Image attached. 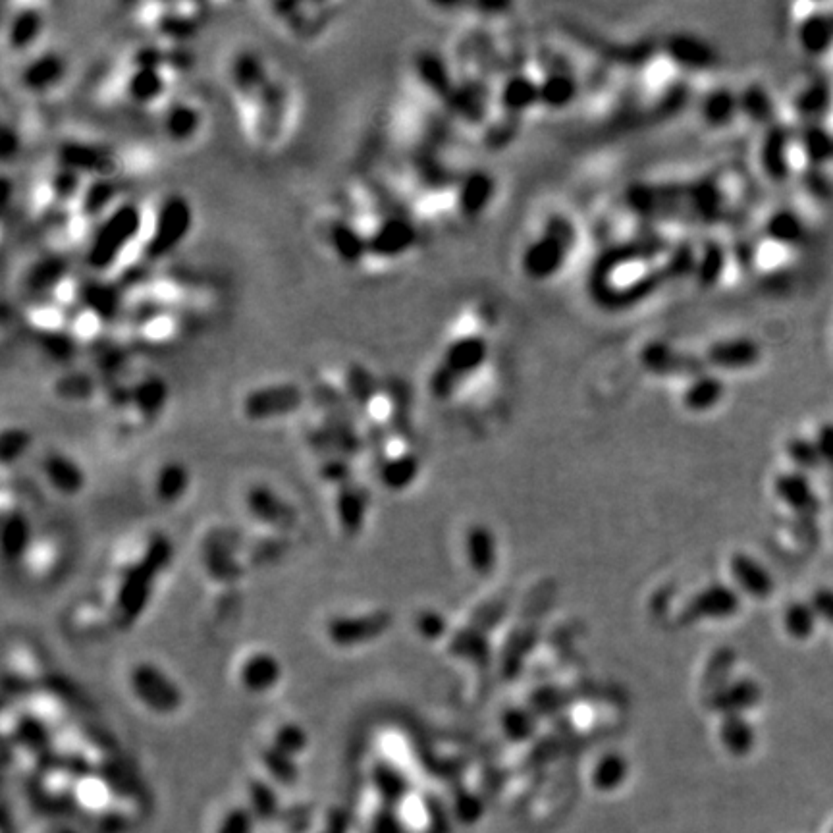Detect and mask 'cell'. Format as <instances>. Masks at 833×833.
Listing matches in <instances>:
<instances>
[{"instance_id":"6da1fadb","label":"cell","mask_w":833,"mask_h":833,"mask_svg":"<svg viewBox=\"0 0 833 833\" xmlns=\"http://www.w3.org/2000/svg\"><path fill=\"white\" fill-rule=\"evenodd\" d=\"M226 78L249 139L261 149L276 147L288 132L294 110L288 81L253 49L234 53Z\"/></svg>"},{"instance_id":"836d02e7","label":"cell","mask_w":833,"mask_h":833,"mask_svg":"<svg viewBox=\"0 0 833 833\" xmlns=\"http://www.w3.org/2000/svg\"><path fill=\"white\" fill-rule=\"evenodd\" d=\"M832 105V89L828 81L816 80L807 85L797 101V110L808 124H818Z\"/></svg>"},{"instance_id":"e575fe53","label":"cell","mask_w":833,"mask_h":833,"mask_svg":"<svg viewBox=\"0 0 833 833\" xmlns=\"http://www.w3.org/2000/svg\"><path fill=\"white\" fill-rule=\"evenodd\" d=\"M562 247H564V243L560 240V236L556 240L552 236H546V238H542V240H538L537 243L531 245V249H529L527 257H523V261L525 259L527 261H535L529 267H531V270L535 274L544 276V274H548V272H552L554 269L558 270V267L562 265L565 255Z\"/></svg>"},{"instance_id":"4dcf8cb0","label":"cell","mask_w":833,"mask_h":833,"mask_svg":"<svg viewBox=\"0 0 833 833\" xmlns=\"http://www.w3.org/2000/svg\"><path fill=\"white\" fill-rule=\"evenodd\" d=\"M754 729L743 714H727L720 726V741L729 753L747 754L754 747Z\"/></svg>"},{"instance_id":"f6af8a7d","label":"cell","mask_w":833,"mask_h":833,"mask_svg":"<svg viewBox=\"0 0 833 833\" xmlns=\"http://www.w3.org/2000/svg\"><path fill=\"white\" fill-rule=\"evenodd\" d=\"M785 454L789 457V461L795 465V471H801V473H808V471L822 465L818 450L814 446V440H808V438L789 440V444L785 448Z\"/></svg>"},{"instance_id":"d4e9b609","label":"cell","mask_w":833,"mask_h":833,"mask_svg":"<svg viewBox=\"0 0 833 833\" xmlns=\"http://www.w3.org/2000/svg\"><path fill=\"white\" fill-rule=\"evenodd\" d=\"M797 43L803 53L820 58L833 49V16L824 12L807 14L797 26Z\"/></svg>"},{"instance_id":"5bb4252c","label":"cell","mask_w":833,"mask_h":833,"mask_svg":"<svg viewBox=\"0 0 833 833\" xmlns=\"http://www.w3.org/2000/svg\"><path fill=\"white\" fill-rule=\"evenodd\" d=\"M282 673L280 658L265 648L247 652L236 670L240 687L249 695H267L278 687Z\"/></svg>"},{"instance_id":"4fadbf2b","label":"cell","mask_w":833,"mask_h":833,"mask_svg":"<svg viewBox=\"0 0 833 833\" xmlns=\"http://www.w3.org/2000/svg\"><path fill=\"white\" fill-rule=\"evenodd\" d=\"M324 245L344 263L361 265L367 261V242L363 232L346 213L324 218Z\"/></svg>"},{"instance_id":"2e32d148","label":"cell","mask_w":833,"mask_h":833,"mask_svg":"<svg viewBox=\"0 0 833 833\" xmlns=\"http://www.w3.org/2000/svg\"><path fill=\"white\" fill-rule=\"evenodd\" d=\"M371 508L369 490L355 479L336 488L334 494V513L338 527L346 537H359L365 529Z\"/></svg>"},{"instance_id":"f1b7e54d","label":"cell","mask_w":833,"mask_h":833,"mask_svg":"<svg viewBox=\"0 0 833 833\" xmlns=\"http://www.w3.org/2000/svg\"><path fill=\"white\" fill-rule=\"evenodd\" d=\"M781 625L787 637L797 643H805L814 637L820 619L816 616L810 602H793L781 614Z\"/></svg>"},{"instance_id":"9a60e30c","label":"cell","mask_w":833,"mask_h":833,"mask_svg":"<svg viewBox=\"0 0 833 833\" xmlns=\"http://www.w3.org/2000/svg\"><path fill=\"white\" fill-rule=\"evenodd\" d=\"M47 24L45 8L41 4H22L8 16L4 24V45L10 53L27 54L35 49L43 37Z\"/></svg>"},{"instance_id":"8d00e7d4","label":"cell","mask_w":833,"mask_h":833,"mask_svg":"<svg viewBox=\"0 0 833 833\" xmlns=\"http://www.w3.org/2000/svg\"><path fill=\"white\" fill-rule=\"evenodd\" d=\"M74 623L78 627V633H83L87 637H97L99 633H105L110 627H116L110 608L97 606L91 602H85L76 608Z\"/></svg>"},{"instance_id":"1f68e13d","label":"cell","mask_w":833,"mask_h":833,"mask_svg":"<svg viewBox=\"0 0 833 833\" xmlns=\"http://www.w3.org/2000/svg\"><path fill=\"white\" fill-rule=\"evenodd\" d=\"M760 700V689L753 681H739L727 685L718 695H714V706L727 714H743L747 708Z\"/></svg>"},{"instance_id":"f35d334b","label":"cell","mask_w":833,"mask_h":833,"mask_svg":"<svg viewBox=\"0 0 833 833\" xmlns=\"http://www.w3.org/2000/svg\"><path fill=\"white\" fill-rule=\"evenodd\" d=\"M803 155L816 166L833 161V135L828 134L820 124H808L803 137Z\"/></svg>"},{"instance_id":"ffe728a7","label":"cell","mask_w":833,"mask_h":833,"mask_svg":"<svg viewBox=\"0 0 833 833\" xmlns=\"http://www.w3.org/2000/svg\"><path fill=\"white\" fill-rule=\"evenodd\" d=\"M378 456V481L392 490V492H400L409 488L411 484L415 483V479L419 477V457L415 456L413 452L400 448L396 452L392 450H380Z\"/></svg>"},{"instance_id":"ac0fdd59","label":"cell","mask_w":833,"mask_h":833,"mask_svg":"<svg viewBox=\"0 0 833 833\" xmlns=\"http://www.w3.org/2000/svg\"><path fill=\"white\" fill-rule=\"evenodd\" d=\"M161 130L170 143L186 145L203 130V108L188 99H172L162 105Z\"/></svg>"},{"instance_id":"c3c4849f","label":"cell","mask_w":833,"mask_h":833,"mask_svg":"<svg viewBox=\"0 0 833 833\" xmlns=\"http://www.w3.org/2000/svg\"><path fill=\"white\" fill-rule=\"evenodd\" d=\"M502 726L511 739H527L535 729V722L527 710L511 708L510 712H506Z\"/></svg>"},{"instance_id":"ba28073f","label":"cell","mask_w":833,"mask_h":833,"mask_svg":"<svg viewBox=\"0 0 833 833\" xmlns=\"http://www.w3.org/2000/svg\"><path fill=\"white\" fill-rule=\"evenodd\" d=\"M340 6L319 2H272L267 4L269 18L290 39L307 43L321 37L334 22Z\"/></svg>"},{"instance_id":"7dc6e473","label":"cell","mask_w":833,"mask_h":833,"mask_svg":"<svg viewBox=\"0 0 833 833\" xmlns=\"http://www.w3.org/2000/svg\"><path fill=\"white\" fill-rule=\"evenodd\" d=\"M452 652H456L463 658H473L484 662L488 658V645L483 637L475 631H465L463 635H457L456 639L452 641Z\"/></svg>"},{"instance_id":"74e56055","label":"cell","mask_w":833,"mask_h":833,"mask_svg":"<svg viewBox=\"0 0 833 833\" xmlns=\"http://www.w3.org/2000/svg\"><path fill=\"white\" fill-rule=\"evenodd\" d=\"M278 751H282L292 758H297L299 754L305 753V749L309 747V735L305 731V727L297 722H284L274 729L272 733V743Z\"/></svg>"},{"instance_id":"ee69618b","label":"cell","mask_w":833,"mask_h":833,"mask_svg":"<svg viewBox=\"0 0 833 833\" xmlns=\"http://www.w3.org/2000/svg\"><path fill=\"white\" fill-rule=\"evenodd\" d=\"M54 390H56V396L62 398V400H74V402L78 400V402H81V400H89V398L95 396L97 384H95L93 378L76 373V375L58 378L56 384H54Z\"/></svg>"},{"instance_id":"e0dca14e","label":"cell","mask_w":833,"mask_h":833,"mask_svg":"<svg viewBox=\"0 0 833 833\" xmlns=\"http://www.w3.org/2000/svg\"><path fill=\"white\" fill-rule=\"evenodd\" d=\"M68 62L56 51L33 54L20 68L18 83L31 95H43L53 91L66 78Z\"/></svg>"},{"instance_id":"8fae6325","label":"cell","mask_w":833,"mask_h":833,"mask_svg":"<svg viewBox=\"0 0 833 833\" xmlns=\"http://www.w3.org/2000/svg\"><path fill=\"white\" fill-rule=\"evenodd\" d=\"M141 10L143 24L168 45L182 47L201 27V6L197 4H147Z\"/></svg>"},{"instance_id":"d6986e66","label":"cell","mask_w":833,"mask_h":833,"mask_svg":"<svg viewBox=\"0 0 833 833\" xmlns=\"http://www.w3.org/2000/svg\"><path fill=\"white\" fill-rule=\"evenodd\" d=\"M41 471L49 486L62 496H78L87 486V473L80 461L64 452H51L43 457Z\"/></svg>"},{"instance_id":"681fc988","label":"cell","mask_w":833,"mask_h":833,"mask_svg":"<svg viewBox=\"0 0 833 833\" xmlns=\"http://www.w3.org/2000/svg\"><path fill=\"white\" fill-rule=\"evenodd\" d=\"M54 560H56V550L49 542H33V546L27 552L26 562L33 571L39 573H47L53 567Z\"/></svg>"},{"instance_id":"3957f363","label":"cell","mask_w":833,"mask_h":833,"mask_svg":"<svg viewBox=\"0 0 833 833\" xmlns=\"http://www.w3.org/2000/svg\"><path fill=\"white\" fill-rule=\"evenodd\" d=\"M147 228V213L134 203L122 201L91 232L85 245V263L95 272L118 267L124 255L141 243Z\"/></svg>"},{"instance_id":"7c38bea8","label":"cell","mask_w":833,"mask_h":833,"mask_svg":"<svg viewBox=\"0 0 833 833\" xmlns=\"http://www.w3.org/2000/svg\"><path fill=\"white\" fill-rule=\"evenodd\" d=\"M118 155L99 143L68 141L58 151V164L80 174L93 178H112L118 168Z\"/></svg>"},{"instance_id":"bcb514c9","label":"cell","mask_w":833,"mask_h":833,"mask_svg":"<svg viewBox=\"0 0 833 833\" xmlns=\"http://www.w3.org/2000/svg\"><path fill=\"white\" fill-rule=\"evenodd\" d=\"M415 631L425 641H440L448 633V621L436 610H423L415 616Z\"/></svg>"},{"instance_id":"d6a6232c","label":"cell","mask_w":833,"mask_h":833,"mask_svg":"<svg viewBox=\"0 0 833 833\" xmlns=\"http://www.w3.org/2000/svg\"><path fill=\"white\" fill-rule=\"evenodd\" d=\"M724 398V384L716 377H700L689 384L683 394V404L689 411L704 413L714 409Z\"/></svg>"},{"instance_id":"7a4b0ae2","label":"cell","mask_w":833,"mask_h":833,"mask_svg":"<svg viewBox=\"0 0 833 833\" xmlns=\"http://www.w3.org/2000/svg\"><path fill=\"white\" fill-rule=\"evenodd\" d=\"M172 562V542L162 533L145 538L132 558L118 567L116 587L108 604L116 629H130L147 610L155 585Z\"/></svg>"},{"instance_id":"b9f144b4","label":"cell","mask_w":833,"mask_h":833,"mask_svg":"<svg viewBox=\"0 0 833 833\" xmlns=\"http://www.w3.org/2000/svg\"><path fill=\"white\" fill-rule=\"evenodd\" d=\"M33 442L31 432L20 427H6L0 436V457L4 465H10L26 456L29 446Z\"/></svg>"},{"instance_id":"7402d4cb","label":"cell","mask_w":833,"mask_h":833,"mask_svg":"<svg viewBox=\"0 0 833 833\" xmlns=\"http://www.w3.org/2000/svg\"><path fill=\"white\" fill-rule=\"evenodd\" d=\"M741 610L739 591L727 585H712L700 591L689 604L687 614L693 619H722L733 618Z\"/></svg>"},{"instance_id":"f546056e","label":"cell","mask_w":833,"mask_h":833,"mask_svg":"<svg viewBox=\"0 0 833 833\" xmlns=\"http://www.w3.org/2000/svg\"><path fill=\"white\" fill-rule=\"evenodd\" d=\"M288 546V535L267 531L265 535L249 538L245 542V562L249 565L276 564L288 552Z\"/></svg>"},{"instance_id":"83f0119b","label":"cell","mask_w":833,"mask_h":833,"mask_svg":"<svg viewBox=\"0 0 833 833\" xmlns=\"http://www.w3.org/2000/svg\"><path fill=\"white\" fill-rule=\"evenodd\" d=\"M465 552H467L469 565L475 569V573L488 575L496 567L498 544L494 535L486 527H473L467 533Z\"/></svg>"},{"instance_id":"44dd1931","label":"cell","mask_w":833,"mask_h":833,"mask_svg":"<svg viewBox=\"0 0 833 833\" xmlns=\"http://www.w3.org/2000/svg\"><path fill=\"white\" fill-rule=\"evenodd\" d=\"M729 567L737 591L745 592L747 596L756 600H766L776 591V581L772 573L758 560H754L753 556L735 554Z\"/></svg>"},{"instance_id":"277c9868","label":"cell","mask_w":833,"mask_h":833,"mask_svg":"<svg viewBox=\"0 0 833 833\" xmlns=\"http://www.w3.org/2000/svg\"><path fill=\"white\" fill-rule=\"evenodd\" d=\"M193 226V207L184 195L172 193L164 197L151 222H147L143 243L139 247L145 261H161L174 253L184 242Z\"/></svg>"},{"instance_id":"816d5d0a","label":"cell","mask_w":833,"mask_h":833,"mask_svg":"<svg viewBox=\"0 0 833 833\" xmlns=\"http://www.w3.org/2000/svg\"><path fill=\"white\" fill-rule=\"evenodd\" d=\"M814 446L818 450L822 465L833 467V425H822L820 427L816 438H814Z\"/></svg>"},{"instance_id":"52a82bcc","label":"cell","mask_w":833,"mask_h":833,"mask_svg":"<svg viewBox=\"0 0 833 833\" xmlns=\"http://www.w3.org/2000/svg\"><path fill=\"white\" fill-rule=\"evenodd\" d=\"M245 542L234 529L216 527L201 546V562L205 573L216 585L234 589L247 571V562L242 558Z\"/></svg>"},{"instance_id":"30bf717a","label":"cell","mask_w":833,"mask_h":833,"mask_svg":"<svg viewBox=\"0 0 833 833\" xmlns=\"http://www.w3.org/2000/svg\"><path fill=\"white\" fill-rule=\"evenodd\" d=\"M243 506L253 521L280 535L292 533L299 523L296 506L269 484H251L243 494Z\"/></svg>"},{"instance_id":"7bdbcfd3","label":"cell","mask_w":833,"mask_h":833,"mask_svg":"<svg viewBox=\"0 0 833 833\" xmlns=\"http://www.w3.org/2000/svg\"><path fill=\"white\" fill-rule=\"evenodd\" d=\"M319 479L334 488L353 481L355 473H353V463L350 457L334 454V456L319 459Z\"/></svg>"},{"instance_id":"60d3db41","label":"cell","mask_w":833,"mask_h":833,"mask_svg":"<svg viewBox=\"0 0 833 833\" xmlns=\"http://www.w3.org/2000/svg\"><path fill=\"white\" fill-rule=\"evenodd\" d=\"M627 776V762L619 754H606L598 760L592 772V780L598 789H616Z\"/></svg>"},{"instance_id":"9c48e42d","label":"cell","mask_w":833,"mask_h":833,"mask_svg":"<svg viewBox=\"0 0 833 833\" xmlns=\"http://www.w3.org/2000/svg\"><path fill=\"white\" fill-rule=\"evenodd\" d=\"M390 627L392 616L386 610L340 614L326 621V639L330 645L348 650L375 643Z\"/></svg>"},{"instance_id":"d590c367","label":"cell","mask_w":833,"mask_h":833,"mask_svg":"<svg viewBox=\"0 0 833 833\" xmlns=\"http://www.w3.org/2000/svg\"><path fill=\"white\" fill-rule=\"evenodd\" d=\"M766 232L770 240L780 245H795L805 240V224L799 216L791 211H780L770 216Z\"/></svg>"},{"instance_id":"5b68a950","label":"cell","mask_w":833,"mask_h":833,"mask_svg":"<svg viewBox=\"0 0 833 833\" xmlns=\"http://www.w3.org/2000/svg\"><path fill=\"white\" fill-rule=\"evenodd\" d=\"M309 400V392L297 382H269L243 394L240 409L251 423H270L296 415Z\"/></svg>"},{"instance_id":"484cf974","label":"cell","mask_w":833,"mask_h":833,"mask_svg":"<svg viewBox=\"0 0 833 833\" xmlns=\"http://www.w3.org/2000/svg\"><path fill=\"white\" fill-rule=\"evenodd\" d=\"M35 538L26 513L20 510H4L2 521V554L8 562H24Z\"/></svg>"},{"instance_id":"603a6c76","label":"cell","mask_w":833,"mask_h":833,"mask_svg":"<svg viewBox=\"0 0 833 833\" xmlns=\"http://www.w3.org/2000/svg\"><path fill=\"white\" fill-rule=\"evenodd\" d=\"M168 402V386L161 377L147 375L132 386V411L137 423L153 425L161 417Z\"/></svg>"},{"instance_id":"f907efd6","label":"cell","mask_w":833,"mask_h":833,"mask_svg":"<svg viewBox=\"0 0 833 833\" xmlns=\"http://www.w3.org/2000/svg\"><path fill=\"white\" fill-rule=\"evenodd\" d=\"M808 602L814 608L820 623L833 625V589H818L810 596Z\"/></svg>"},{"instance_id":"4316f807","label":"cell","mask_w":833,"mask_h":833,"mask_svg":"<svg viewBox=\"0 0 833 833\" xmlns=\"http://www.w3.org/2000/svg\"><path fill=\"white\" fill-rule=\"evenodd\" d=\"M189 488H191V471L186 463L174 461V459L162 463L155 475V484H153V490L159 502L166 506H174L186 498Z\"/></svg>"},{"instance_id":"cb8c5ba5","label":"cell","mask_w":833,"mask_h":833,"mask_svg":"<svg viewBox=\"0 0 833 833\" xmlns=\"http://www.w3.org/2000/svg\"><path fill=\"white\" fill-rule=\"evenodd\" d=\"M774 492L781 504L797 513H816L820 508L807 473L795 469L789 473H781L774 481Z\"/></svg>"},{"instance_id":"8992f818","label":"cell","mask_w":833,"mask_h":833,"mask_svg":"<svg viewBox=\"0 0 833 833\" xmlns=\"http://www.w3.org/2000/svg\"><path fill=\"white\" fill-rule=\"evenodd\" d=\"M134 699L151 714L172 716L184 706L182 687L153 662H137L128 673Z\"/></svg>"},{"instance_id":"ab89813d","label":"cell","mask_w":833,"mask_h":833,"mask_svg":"<svg viewBox=\"0 0 833 833\" xmlns=\"http://www.w3.org/2000/svg\"><path fill=\"white\" fill-rule=\"evenodd\" d=\"M760 353H758V346L753 342H729L726 346H722L720 355L710 357L714 361V365L718 367H729V369H743V367H751L758 361Z\"/></svg>"}]
</instances>
